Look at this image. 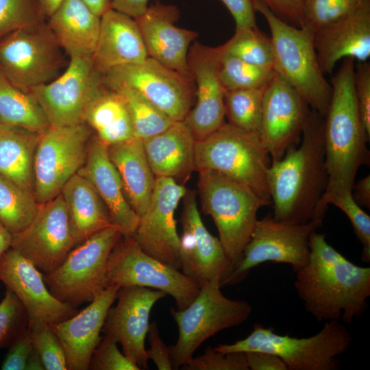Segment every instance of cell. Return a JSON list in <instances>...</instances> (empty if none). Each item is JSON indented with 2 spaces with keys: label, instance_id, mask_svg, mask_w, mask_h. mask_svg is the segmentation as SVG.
<instances>
[{
  "label": "cell",
  "instance_id": "52",
  "mask_svg": "<svg viewBox=\"0 0 370 370\" xmlns=\"http://www.w3.org/2000/svg\"><path fill=\"white\" fill-rule=\"evenodd\" d=\"M250 370H287L283 360L278 356L265 352H245Z\"/></svg>",
  "mask_w": 370,
  "mask_h": 370
},
{
  "label": "cell",
  "instance_id": "23",
  "mask_svg": "<svg viewBox=\"0 0 370 370\" xmlns=\"http://www.w3.org/2000/svg\"><path fill=\"white\" fill-rule=\"evenodd\" d=\"M180 11L173 5L156 2L136 18L148 56L162 65L186 77L193 78L188 64L195 31L177 27Z\"/></svg>",
  "mask_w": 370,
  "mask_h": 370
},
{
  "label": "cell",
  "instance_id": "20",
  "mask_svg": "<svg viewBox=\"0 0 370 370\" xmlns=\"http://www.w3.org/2000/svg\"><path fill=\"white\" fill-rule=\"evenodd\" d=\"M166 294L161 291L137 286L119 288L118 301L110 307L103 327L104 334L119 343L123 354L140 369H148L145 339L149 314L154 304Z\"/></svg>",
  "mask_w": 370,
  "mask_h": 370
},
{
  "label": "cell",
  "instance_id": "10",
  "mask_svg": "<svg viewBox=\"0 0 370 370\" xmlns=\"http://www.w3.org/2000/svg\"><path fill=\"white\" fill-rule=\"evenodd\" d=\"M64 63L62 48L45 21L0 39V73L22 90L51 82Z\"/></svg>",
  "mask_w": 370,
  "mask_h": 370
},
{
  "label": "cell",
  "instance_id": "12",
  "mask_svg": "<svg viewBox=\"0 0 370 370\" xmlns=\"http://www.w3.org/2000/svg\"><path fill=\"white\" fill-rule=\"evenodd\" d=\"M107 285L161 291L174 299L177 310L186 308L200 291V286L179 269L145 253L133 236L121 238L111 251Z\"/></svg>",
  "mask_w": 370,
  "mask_h": 370
},
{
  "label": "cell",
  "instance_id": "51",
  "mask_svg": "<svg viewBox=\"0 0 370 370\" xmlns=\"http://www.w3.org/2000/svg\"><path fill=\"white\" fill-rule=\"evenodd\" d=\"M232 15L235 29L256 27L252 0H221Z\"/></svg>",
  "mask_w": 370,
  "mask_h": 370
},
{
  "label": "cell",
  "instance_id": "19",
  "mask_svg": "<svg viewBox=\"0 0 370 370\" xmlns=\"http://www.w3.org/2000/svg\"><path fill=\"white\" fill-rule=\"evenodd\" d=\"M183 198L180 269L199 286L214 279H219L221 285L232 272L233 267L219 239L212 235L204 225L195 193L187 190Z\"/></svg>",
  "mask_w": 370,
  "mask_h": 370
},
{
  "label": "cell",
  "instance_id": "6",
  "mask_svg": "<svg viewBox=\"0 0 370 370\" xmlns=\"http://www.w3.org/2000/svg\"><path fill=\"white\" fill-rule=\"evenodd\" d=\"M198 172L202 210L213 219L219 239L234 269L249 240L259 209L268 204L240 182L212 170Z\"/></svg>",
  "mask_w": 370,
  "mask_h": 370
},
{
  "label": "cell",
  "instance_id": "11",
  "mask_svg": "<svg viewBox=\"0 0 370 370\" xmlns=\"http://www.w3.org/2000/svg\"><path fill=\"white\" fill-rule=\"evenodd\" d=\"M322 223L316 219L305 223L278 221L271 214L258 219L240 261L221 286L239 283L266 262L290 264L294 271L301 268L309 258L310 236Z\"/></svg>",
  "mask_w": 370,
  "mask_h": 370
},
{
  "label": "cell",
  "instance_id": "43",
  "mask_svg": "<svg viewBox=\"0 0 370 370\" xmlns=\"http://www.w3.org/2000/svg\"><path fill=\"white\" fill-rule=\"evenodd\" d=\"M358 3L354 0H306L304 28L314 34L347 15Z\"/></svg>",
  "mask_w": 370,
  "mask_h": 370
},
{
  "label": "cell",
  "instance_id": "26",
  "mask_svg": "<svg viewBox=\"0 0 370 370\" xmlns=\"http://www.w3.org/2000/svg\"><path fill=\"white\" fill-rule=\"evenodd\" d=\"M77 173L95 188L122 236H133L140 217L125 197L119 173L110 159L108 147L97 136L90 140L85 162Z\"/></svg>",
  "mask_w": 370,
  "mask_h": 370
},
{
  "label": "cell",
  "instance_id": "40",
  "mask_svg": "<svg viewBox=\"0 0 370 370\" xmlns=\"http://www.w3.org/2000/svg\"><path fill=\"white\" fill-rule=\"evenodd\" d=\"M328 204L341 209L349 219L354 233L362 245L361 260L370 262V217L354 199L352 192L328 193L323 196L317 219L323 221Z\"/></svg>",
  "mask_w": 370,
  "mask_h": 370
},
{
  "label": "cell",
  "instance_id": "22",
  "mask_svg": "<svg viewBox=\"0 0 370 370\" xmlns=\"http://www.w3.org/2000/svg\"><path fill=\"white\" fill-rule=\"evenodd\" d=\"M0 281L22 303L28 319L53 324L77 312L75 308L55 297L44 281L43 273L11 247L0 257Z\"/></svg>",
  "mask_w": 370,
  "mask_h": 370
},
{
  "label": "cell",
  "instance_id": "3",
  "mask_svg": "<svg viewBox=\"0 0 370 370\" xmlns=\"http://www.w3.org/2000/svg\"><path fill=\"white\" fill-rule=\"evenodd\" d=\"M354 66L353 58H344L331 79V99L323 122L328 175L324 195L352 192L358 170L369 164L367 144L370 138L358 109L354 87Z\"/></svg>",
  "mask_w": 370,
  "mask_h": 370
},
{
  "label": "cell",
  "instance_id": "4",
  "mask_svg": "<svg viewBox=\"0 0 370 370\" xmlns=\"http://www.w3.org/2000/svg\"><path fill=\"white\" fill-rule=\"evenodd\" d=\"M315 334L306 338L281 335L259 323L245 338L214 348L223 353L265 352L280 357L287 370H336L338 356L349 348L352 336L340 321H325Z\"/></svg>",
  "mask_w": 370,
  "mask_h": 370
},
{
  "label": "cell",
  "instance_id": "34",
  "mask_svg": "<svg viewBox=\"0 0 370 370\" xmlns=\"http://www.w3.org/2000/svg\"><path fill=\"white\" fill-rule=\"evenodd\" d=\"M0 123L42 132L50 123L30 92L21 90L0 73Z\"/></svg>",
  "mask_w": 370,
  "mask_h": 370
},
{
  "label": "cell",
  "instance_id": "59",
  "mask_svg": "<svg viewBox=\"0 0 370 370\" xmlns=\"http://www.w3.org/2000/svg\"><path fill=\"white\" fill-rule=\"evenodd\" d=\"M354 1L356 2H360V1H362V0H354Z\"/></svg>",
  "mask_w": 370,
  "mask_h": 370
},
{
  "label": "cell",
  "instance_id": "2",
  "mask_svg": "<svg viewBox=\"0 0 370 370\" xmlns=\"http://www.w3.org/2000/svg\"><path fill=\"white\" fill-rule=\"evenodd\" d=\"M323 122L324 117L311 109L300 145L271 164L268 186L275 220L295 223L317 220L328 182Z\"/></svg>",
  "mask_w": 370,
  "mask_h": 370
},
{
  "label": "cell",
  "instance_id": "13",
  "mask_svg": "<svg viewBox=\"0 0 370 370\" xmlns=\"http://www.w3.org/2000/svg\"><path fill=\"white\" fill-rule=\"evenodd\" d=\"M91 129L86 123L50 126L40 133L34 162V195L39 205L60 194L85 162Z\"/></svg>",
  "mask_w": 370,
  "mask_h": 370
},
{
  "label": "cell",
  "instance_id": "29",
  "mask_svg": "<svg viewBox=\"0 0 370 370\" xmlns=\"http://www.w3.org/2000/svg\"><path fill=\"white\" fill-rule=\"evenodd\" d=\"M108 152L119 173L130 206L140 217L150 203L156 179L142 140L133 137L108 146Z\"/></svg>",
  "mask_w": 370,
  "mask_h": 370
},
{
  "label": "cell",
  "instance_id": "17",
  "mask_svg": "<svg viewBox=\"0 0 370 370\" xmlns=\"http://www.w3.org/2000/svg\"><path fill=\"white\" fill-rule=\"evenodd\" d=\"M186 191L173 178L156 177L150 203L133 235L145 253L179 270L180 237L175 213Z\"/></svg>",
  "mask_w": 370,
  "mask_h": 370
},
{
  "label": "cell",
  "instance_id": "15",
  "mask_svg": "<svg viewBox=\"0 0 370 370\" xmlns=\"http://www.w3.org/2000/svg\"><path fill=\"white\" fill-rule=\"evenodd\" d=\"M102 74L107 88L123 86L132 89L175 121H184L192 108L195 96L193 78L149 57L141 63L114 67Z\"/></svg>",
  "mask_w": 370,
  "mask_h": 370
},
{
  "label": "cell",
  "instance_id": "53",
  "mask_svg": "<svg viewBox=\"0 0 370 370\" xmlns=\"http://www.w3.org/2000/svg\"><path fill=\"white\" fill-rule=\"evenodd\" d=\"M112 9L134 19L143 15L148 8L149 0H110Z\"/></svg>",
  "mask_w": 370,
  "mask_h": 370
},
{
  "label": "cell",
  "instance_id": "30",
  "mask_svg": "<svg viewBox=\"0 0 370 370\" xmlns=\"http://www.w3.org/2000/svg\"><path fill=\"white\" fill-rule=\"evenodd\" d=\"M48 18V26L69 58L92 56L101 17L81 0H64Z\"/></svg>",
  "mask_w": 370,
  "mask_h": 370
},
{
  "label": "cell",
  "instance_id": "56",
  "mask_svg": "<svg viewBox=\"0 0 370 370\" xmlns=\"http://www.w3.org/2000/svg\"><path fill=\"white\" fill-rule=\"evenodd\" d=\"M46 18L51 16L64 0H37Z\"/></svg>",
  "mask_w": 370,
  "mask_h": 370
},
{
  "label": "cell",
  "instance_id": "31",
  "mask_svg": "<svg viewBox=\"0 0 370 370\" xmlns=\"http://www.w3.org/2000/svg\"><path fill=\"white\" fill-rule=\"evenodd\" d=\"M60 194L66 206L76 245L114 225L95 188L79 174L76 173L69 180Z\"/></svg>",
  "mask_w": 370,
  "mask_h": 370
},
{
  "label": "cell",
  "instance_id": "57",
  "mask_svg": "<svg viewBox=\"0 0 370 370\" xmlns=\"http://www.w3.org/2000/svg\"><path fill=\"white\" fill-rule=\"evenodd\" d=\"M12 234L0 223V257L11 247Z\"/></svg>",
  "mask_w": 370,
  "mask_h": 370
},
{
  "label": "cell",
  "instance_id": "28",
  "mask_svg": "<svg viewBox=\"0 0 370 370\" xmlns=\"http://www.w3.org/2000/svg\"><path fill=\"white\" fill-rule=\"evenodd\" d=\"M156 177L185 178L195 170L196 140L183 121L142 140Z\"/></svg>",
  "mask_w": 370,
  "mask_h": 370
},
{
  "label": "cell",
  "instance_id": "18",
  "mask_svg": "<svg viewBox=\"0 0 370 370\" xmlns=\"http://www.w3.org/2000/svg\"><path fill=\"white\" fill-rule=\"evenodd\" d=\"M310 112L305 99L275 72L264 90L260 130L271 162L298 145Z\"/></svg>",
  "mask_w": 370,
  "mask_h": 370
},
{
  "label": "cell",
  "instance_id": "46",
  "mask_svg": "<svg viewBox=\"0 0 370 370\" xmlns=\"http://www.w3.org/2000/svg\"><path fill=\"white\" fill-rule=\"evenodd\" d=\"M117 341L105 334L95 349L89 363L91 370H140V368L121 353Z\"/></svg>",
  "mask_w": 370,
  "mask_h": 370
},
{
  "label": "cell",
  "instance_id": "21",
  "mask_svg": "<svg viewBox=\"0 0 370 370\" xmlns=\"http://www.w3.org/2000/svg\"><path fill=\"white\" fill-rule=\"evenodd\" d=\"M219 48L195 42L189 48L188 64L195 84L196 103L184 122L196 141L201 140L225 122V90L221 83Z\"/></svg>",
  "mask_w": 370,
  "mask_h": 370
},
{
  "label": "cell",
  "instance_id": "32",
  "mask_svg": "<svg viewBox=\"0 0 370 370\" xmlns=\"http://www.w3.org/2000/svg\"><path fill=\"white\" fill-rule=\"evenodd\" d=\"M39 132L0 123V174L34 193V162Z\"/></svg>",
  "mask_w": 370,
  "mask_h": 370
},
{
  "label": "cell",
  "instance_id": "44",
  "mask_svg": "<svg viewBox=\"0 0 370 370\" xmlns=\"http://www.w3.org/2000/svg\"><path fill=\"white\" fill-rule=\"evenodd\" d=\"M28 317L18 297L6 288L0 302V349L9 347L27 328Z\"/></svg>",
  "mask_w": 370,
  "mask_h": 370
},
{
  "label": "cell",
  "instance_id": "48",
  "mask_svg": "<svg viewBox=\"0 0 370 370\" xmlns=\"http://www.w3.org/2000/svg\"><path fill=\"white\" fill-rule=\"evenodd\" d=\"M256 1L264 3L276 16L284 22L299 28L304 27V8L306 0Z\"/></svg>",
  "mask_w": 370,
  "mask_h": 370
},
{
  "label": "cell",
  "instance_id": "14",
  "mask_svg": "<svg viewBox=\"0 0 370 370\" xmlns=\"http://www.w3.org/2000/svg\"><path fill=\"white\" fill-rule=\"evenodd\" d=\"M106 88L103 74L90 56L70 58L62 75L29 92L42 108L50 126L65 127L84 123L88 108Z\"/></svg>",
  "mask_w": 370,
  "mask_h": 370
},
{
  "label": "cell",
  "instance_id": "8",
  "mask_svg": "<svg viewBox=\"0 0 370 370\" xmlns=\"http://www.w3.org/2000/svg\"><path fill=\"white\" fill-rule=\"evenodd\" d=\"M221 288L219 279L208 282L200 286L197 296L186 308H171L178 328L176 343L169 347L173 369L190 360L208 338L242 324L251 314L252 307L247 301L229 299Z\"/></svg>",
  "mask_w": 370,
  "mask_h": 370
},
{
  "label": "cell",
  "instance_id": "41",
  "mask_svg": "<svg viewBox=\"0 0 370 370\" xmlns=\"http://www.w3.org/2000/svg\"><path fill=\"white\" fill-rule=\"evenodd\" d=\"M27 331L45 370H68L62 345L49 323L28 319Z\"/></svg>",
  "mask_w": 370,
  "mask_h": 370
},
{
  "label": "cell",
  "instance_id": "45",
  "mask_svg": "<svg viewBox=\"0 0 370 370\" xmlns=\"http://www.w3.org/2000/svg\"><path fill=\"white\" fill-rule=\"evenodd\" d=\"M182 369L185 370H249L245 352L223 353L208 346L203 354L193 357Z\"/></svg>",
  "mask_w": 370,
  "mask_h": 370
},
{
  "label": "cell",
  "instance_id": "36",
  "mask_svg": "<svg viewBox=\"0 0 370 370\" xmlns=\"http://www.w3.org/2000/svg\"><path fill=\"white\" fill-rule=\"evenodd\" d=\"M266 87L225 91V114L228 123L260 136L262 102Z\"/></svg>",
  "mask_w": 370,
  "mask_h": 370
},
{
  "label": "cell",
  "instance_id": "38",
  "mask_svg": "<svg viewBox=\"0 0 370 370\" xmlns=\"http://www.w3.org/2000/svg\"><path fill=\"white\" fill-rule=\"evenodd\" d=\"M111 90L119 92L123 97L129 110L136 138L143 140L163 132L175 122L134 90L123 86Z\"/></svg>",
  "mask_w": 370,
  "mask_h": 370
},
{
  "label": "cell",
  "instance_id": "54",
  "mask_svg": "<svg viewBox=\"0 0 370 370\" xmlns=\"http://www.w3.org/2000/svg\"><path fill=\"white\" fill-rule=\"evenodd\" d=\"M352 195L356 202L369 209L370 208V175H368L354 184Z\"/></svg>",
  "mask_w": 370,
  "mask_h": 370
},
{
  "label": "cell",
  "instance_id": "33",
  "mask_svg": "<svg viewBox=\"0 0 370 370\" xmlns=\"http://www.w3.org/2000/svg\"><path fill=\"white\" fill-rule=\"evenodd\" d=\"M85 123L95 132L96 136L107 147L135 137L123 97L107 87L88 108Z\"/></svg>",
  "mask_w": 370,
  "mask_h": 370
},
{
  "label": "cell",
  "instance_id": "9",
  "mask_svg": "<svg viewBox=\"0 0 370 370\" xmlns=\"http://www.w3.org/2000/svg\"><path fill=\"white\" fill-rule=\"evenodd\" d=\"M122 236L112 225L73 247L57 268L43 274L51 294L74 308L91 302L108 286V258Z\"/></svg>",
  "mask_w": 370,
  "mask_h": 370
},
{
  "label": "cell",
  "instance_id": "37",
  "mask_svg": "<svg viewBox=\"0 0 370 370\" xmlns=\"http://www.w3.org/2000/svg\"><path fill=\"white\" fill-rule=\"evenodd\" d=\"M219 48V76L225 91L265 87L275 73L274 69L248 63Z\"/></svg>",
  "mask_w": 370,
  "mask_h": 370
},
{
  "label": "cell",
  "instance_id": "25",
  "mask_svg": "<svg viewBox=\"0 0 370 370\" xmlns=\"http://www.w3.org/2000/svg\"><path fill=\"white\" fill-rule=\"evenodd\" d=\"M117 286H107L90 304L73 316L50 324L58 337L69 370H88L99 343L108 312L117 297Z\"/></svg>",
  "mask_w": 370,
  "mask_h": 370
},
{
  "label": "cell",
  "instance_id": "27",
  "mask_svg": "<svg viewBox=\"0 0 370 370\" xmlns=\"http://www.w3.org/2000/svg\"><path fill=\"white\" fill-rule=\"evenodd\" d=\"M92 58L102 73L146 60L149 56L136 20L113 9L105 12Z\"/></svg>",
  "mask_w": 370,
  "mask_h": 370
},
{
  "label": "cell",
  "instance_id": "1",
  "mask_svg": "<svg viewBox=\"0 0 370 370\" xmlns=\"http://www.w3.org/2000/svg\"><path fill=\"white\" fill-rule=\"evenodd\" d=\"M307 263L295 271L294 286L306 310L317 321L349 324L370 296V268L354 264L313 231Z\"/></svg>",
  "mask_w": 370,
  "mask_h": 370
},
{
  "label": "cell",
  "instance_id": "39",
  "mask_svg": "<svg viewBox=\"0 0 370 370\" xmlns=\"http://www.w3.org/2000/svg\"><path fill=\"white\" fill-rule=\"evenodd\" d=\"M221 49L248 63L274 69V53L271 37L258 27L235 29L234 36Z\"/></svg>",
  "mask_w": 370,
  "mask_h": 370
},
{
  "label": "cell",
  "instance_id": "5",
  "mask_svg": "<svg viewBox=\"0 0 370 370\" xmlns=\"http://www.w3.org/2000/svg\"><path fill=\"white\" fill-rule=\"evenodd\" d=\"M253 3L255 11L264 17L270 29L275 71L299 93L312 110L324 117L332 86L319 66L314 34L281 20L260 1L254 0Z\"/></svg>",
  "mask_w": 370,
  "mask_h": 370
},
{
  "label": "cell",
  "instance_id": "42",
  "mask_svg": "<svg viewBox=\"0 0 370 370\" xmlns=\"http://www.w3.org/2000/svg\"><path fill=\"white\" fill-rule=\"evenodd\" d=\"M45 18L37 0H0V39Z\"/></svg>",
  "mask_w": 370,
  "mask_h": 370
},
{
  "label": "cell",
  "instance_id": "47",
  "mask_svg": "<svg viewBox=\"0 0 370 370\" xmlns=\"http://www.w3.org/2000/svg\"><path fill=\"white\" fill-rule=\"evenodd\" d=\"M354 87L362 123L370 138V64L358 62L354 66Z\"/></svg>",
  "mask_w": 370,
  "mask_h": 370
},
{
  "label": "cell",
  "instance_id": "35",
  "mask_svg": "<svg viewBox=\"0 0 370 370\" xmlns=\"http://www.w3.org/2000/svg\"><path fill=\"white\" fill-rule=\"evenodd\" d=\"M38 207L32 191L0 174V223L12 235L30 224Z\"/></svg>",
  "mask_w": 370,
  "mask_h": 370
},
{
  "label": "cell",
  "instance_id": "16",
  "mask_svg": "<svg viewBox=\"0 0 370 370\" xmlns=\"http://www.w3.org/2000/svg\"><path fill=\"white\" fill-rule=\"evenodd\" d=\"M75 246L66 206L59 194L39 205L30 224L12 235L11 248L45 274L57 268Z\"/></svg>",
  "mask_w": 370,
  "mask_h": 370
},
{
  "label": "cell",
  "instance_id": "49",
  "mask_svg": "<svg viewBox=\"0 0 370 370\" xmlns=\"http://www.w3.org/2000/svg\"><path fill=\"white\" fill-rule=\"evenodd\" d=\"M33 351V346L27 328L9 347L1 365L2 370H24L27 360Z\"/></svg>",
  "mask_w": 370,
  "mask_h": 370
},
{
  "label": "cell",
  "instance_id": "58",
  "mask_svg": "<svg viewBox=\"0 0 370 370\" xmlns=\"http://www.w3.org/2000/svg\"><path fill=\"white\" fill-rule=\"evenodd\" d=\"M45 367L42 361L38 354V353L34 349L32 352L27 364L25 370H44Z\"/></svg>",
  "mask_w": 370,
  "mask_h": 370
},
{
  "label": "cell",
  "instance_id": "50",
  "mask_svg": "<svg viewBox=\"0 0 370 370\" xmlns=\"http://www.w3.org/2000/svg\"><path fill=\"white\" fill-rule=\"evenodd\" d=\"M147 336L149 343V348L146 349L148 360H152L159 370L173 369L169 347L162 340L155 321L149 323Z\"/></svg>",
  "mask_w": 370,
  "mask_h": 370
},
{
  "label": "cell",
  "instance_id": "55",
  "mask_svg": "<svg viewBox=\"0 0 370 370\" xmlns=\"http://www.w3.org/2000/svg\"><path fill=\"white\" fill-rule=\"evenodd\" d=\"M95 14L101 16L108 10L112 9L110 0H81Z\"/></svg>",
  "mask_w": 370,
  "mask_h": 370
},
{
  "label": "cell",
  "instance_id": "7",
  "mask_svg": "<svg viewBox=\"0 0 370 370\" xmlns=\"http://www.w3.org/2000/svg\"><path fill=\"white\" fill-rule=\"evenodd\" d=\"M271 164L259 134L229 123L195 143V170H212L240 182L268 205L271 204L268 186Z\"/></svg>",
  "mask_w": 370,
  "mask_h": 370
},
{
  "label": "cell",
  "instance_id": "24",
  "mask_svg": "<svg viewBox=\"0 0 370 370\" xmlns=\"http://www.w3.org/2000/svg\"><path fill=\"white\" fill-rule=\"evenodd\" d=\"M319 66L331 74L341 59L370 58V0H362L347 15L314 33Z\"/></svg>",
  "mask_w": 370,
  "mask_h": 370
}]
</instances>
